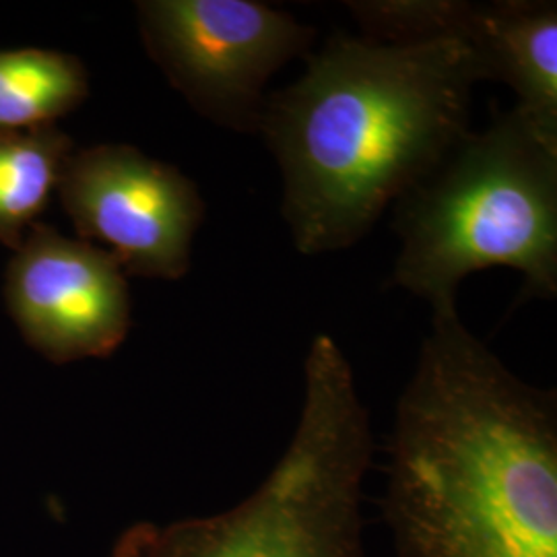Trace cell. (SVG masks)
Returning <instances> with one entry per match:
<instances>
[{
    "mask_svg": "<svg viewBox=\"0 0 557 557\" xmlns=\"http://www.w3.org/2000/svg\"><path fill=\"white\" fill-rule=\"evenodd\" d=\"M382 515L397 557H557V395L434 312L400 393Z\"/></svg>",
    "mask_w": 557,
    "mask_h": 557,
    "instance_id": "cell-1",
    "label": "cell"
},
{
    "mask_svg": "<svg viewBox=\"0 0 557 557\" xmlns=\"http://www.w3.org/2000/svg\"><path fill=\"white\" fill-rule=\"evenodd\" d=\"M481 81L455 40L335 36L294 85L267 98L259 133L283 176V218L304 255L363 238L469 133Z\"/></svg>",
    "mask_w": 557,
    "mask_h": 557,
    "instance_id": "cell-2",
    "label": "cell"
},
{
    "mask_svg": "<svg viewBox=\"0 0 557 557\" xmlns=\"http://www.w3.org/2000/svg\"><path fill=\"white\" fill-rule=\"evenodd\" d=\"M400 252L393 283L457 310L462 278L510 267L522 299L557 294V139L517 106L467 133L438 168L397 202Z\"/></svg>",
    "mask_w": 557,
    "mask_h": 557,
    "instance_id": "cell-3",
    "label": "cell"
},
{
    "mask_svg": "<svg viewBox=\"0 0 557 557\" xmlns=\"http://www.w3.org/2000/svg\"><path fill=\"white\" fill-rule=\"evenodd\" d=\"M304 379L294 438L255 494L215 517L137 522L110 557H368L361 502L374 438L335 338L314 337Z\"/></svg>",
    "mask_w": 557,
    "mask_h": 557,
    "instance_id": "cell-4",
    "label": "cell"
},
{
    "mask_svg": "<svg viewBox=\"0 0 557 557\" xmlns=\"http://www.w3.org/2000/svg\"><path fill=\"white\" fill-rule=\"evenodd\" d=\"M151 57L202 116L259 133L264 85L306 54L317 29L257 0H149L139 4Z\"/></svg>",
    "mask_w": 557,
    "mask_h": 557,
    "instance_id": "cell-5",
    "label": "cell"
},
{
    "mask_svg": "<svg viewBox=\"0 0 557 557\" xmlns=\"http://www.w3.org/2000/svg\"><path fill=\"white\" fill-rule=\"evenodd\" d=\"M59 188L81 236L106 244L128 273H188L205 202L174 165L128 145H98L66 161Z\"/></svg>",
    "mask_w": 557,
    "mask_h": 557,
    "instance_id": "cell-6",
    "label": "cell"
},
{
    "mask_svg": "<svg viewBox=\"0 0 557 557\" xmlns=\"http://www.w3.org/2000/svg\"><path fill=\"white\" fill-rule=\"evenodd\" d=\"M7 304L25 338L54 361L106 358L131 329L128 285L114 257L46 227L17 246Z\"/></svg>",
    "mask_w": 557,
    "mask_h": 557,
    "instance_id": "cell-7",
    "label": "cell"
},
{
    "mask_svg": "<svg viewBox=\"0 0 557 557\" xmlns=\"http://www.w3.org/2000/svg\"><path fill=\"white\" fill-rule=\"evenodd\" d=\"M481 79L512 87L517 108L557 139V7L537 0L471 4L460 32Z\"/></svg>",
    "mask_w": 557,
    "mask_h": 557,
    "instance_id": "cell-8",
    "label": "cell"
},
{
    "mask_svg": "<svg viewBox=\"0 0 557 557\" xmlns=\"http://www.w3.org/2000/svg\"><path fill=\"white\" fill-rule=\"evenodd\" d=\"M69 139L50 128L0 135V242L20 246L23 230L59 186Z\"/></svg>",
    "mask_w": 557,
    "mask_h": 557,
    "instance_id": "cell-9",
    "label": "cell"
},
{
    "mask_svg": "<svg viewBox=\"0 0 557 557\" xmlns=\"http://www.w3.org/2000/svg\"><path fill=\"white\" fill-rule=\"evenodd\" d=\"M87 94V75L73 59L59 73L0 94V135L44 126L73 110Z\"/></svg>",
    "mask_w": 557,
    "mask_h": 557,
    "instance_id": "cell-10",
    "label": "cell"
},
{
    "mask_svg": "<svg viewBox=\"0 0 557 557\" xmlns=\"http://www.w3.org/2000/svg\"><path fill=\"white\" fill-rule=\"evenodd\" d=\"M71 60L73 57L34 48L0 52V94L32 81L50 77L64 69Z\"/></svg>",
    "mask_w": 557,
    "mask_h": 557,
    "instance_id": "cell-11",
    "label": "cell"
}]
</instances>
